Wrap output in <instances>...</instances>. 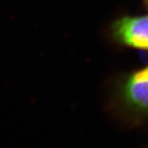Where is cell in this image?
<instances>
[{
	"mask_svg": "<svg viewBox=\"0 0 148 148\" xmlns=\"http://www.w3.org/2000/svg\"><path fill=\"white\" fill-rule=\"evenodd\" d=\"M116 98L125 111L148 115V66L123 78L118 84Z\"/></svg>",
	"mask_w": 148,
	"mask_h": 148,
	"instance_id": "cell-1",
	"label": "cell"
},
{
	"mask_svg": "<svg viewBox=\"0 0 148 148\" xmlns=\"http://www.w3.org/2000/svg\"><path fill=\"white\" fill-rule=\"evenodd\" d=\"M110 29L117 43L148 50V15L121 17L114 21Z\"/></svg>",
	"mask_w": 148,
	"mask_h": 148,
	"instance_id": "cell-2",
	"label": "cell"
},
{
	"mask_svg": "<svg viewBox=\"0 0 148 148\" xmlns=\"http://www.w3.org/2000/svg\"><path fill=\"white\" fill-rule=\"evenodd\" d=\"M145 5H146V6L148 8V0H145Z\"/></svg>",
	"mask_w": 148,
	"mask_h": 148,
	"instance_id": "cell-3",
	"label": "cell"
}]
</instances>
